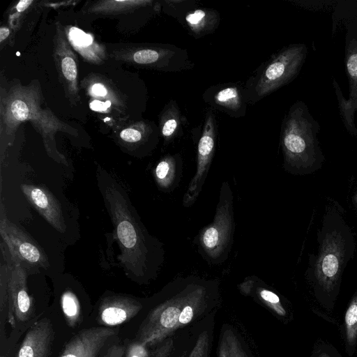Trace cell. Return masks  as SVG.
Segmentation results:
<instances>
[{
  "mask_svg": "<svg viewBox=\"0 0 357 357\" xmlns=\"http://www.w3.org/2000/svg\"><path fill=\"white\" fill-rule=\"evenodd\" d=\"M97 178L115 229L121 250L119 259L126 274L137 282L153 278L165 260L163 244L149 234L120 184L103 170L98 171Z\"/></svg>",
  "mask_w": 357,
  "mask_h": 357,
  "instance_id": "obj_1",
  "label": "cell"
},
{
  "mask_svg": "<svg viewBox=\"0 0 357 357\" xmlns=\"http://www.w3.org/2000/svg\"><path fill=\"white\" fill-rule=\"evenodd\" d=\"M317 241V254L310 255L307 277L316 297L333 303L340 291L342 273L356 248L353 232L336 206L326 207Z\"/></svg>",
  "mask_w": 357,
  "mask_h": 357,
  "instance_id": "obj_2",
  "label": "cell"
},
{
  "mask_svg": "<svg viewBox=\"0 0 357 357\" xmlns=\"http://www.w3.org/2000/svg\"><path fill=\"white\" fill-rule=\"evenodd\" d=\"M41 91L38 84H15L1 99V137L6 145L13 143L20 124L29 121L41 135L47 155L59 164L68 165L67 159L56 149L57 132L77 135V130L60 121L52 112L41 107Z\"/></svg>",
  "mask_w": 357,
  "mask_h": 357,
  "instance_id": "obj_3",
  "label": "cell"
},
{
  "mask_svg": "<svg viewBox=\"0 0 357 357\" xmlns=\"http://www.w3.org/2000/svg\"><path fill=\"white\" fill-rule=\"evenodd\" d=\"M209 294L208 282L195 277L180 279L178 291L154 307L144 319L137 340L148 347L162 343L203 312Z\"/></svg>",
  "mask_w": 357,
  "mask_h": 357,
  "instance_id": "obj_4",
  "label": "cell"
},
{
  "mask_svg": "<svg viewBox=\"0 0 357 357\" xmlns=\"http://www.w3.org/2000/svg\"><path fill=\"white\" fill-rule=\"evenodd\" d=\"M303 56L302 47L291 45L262 63L244 82L248 105L255 104L288 83L298 72Z\"/></svg>",
  "mask_w": 357,
  "mask_h": 357,
  "instance_id": "obj_5",
  "label": "cell"
},
{
  "mask_svg": "<svg viewBox=\"0 0 357 357\" xmlns=\"http://www.w3.org/2000/svg\"><path fill=\"white\" fill-rule=\"evenodd\" d=\"M233 199L230 185L223 181L213 220L199 235L204 256L213 264L225 261L231 246L235 229Z\"/></svg>",
  "mask_w": 357,
  "mask_h": 357,
  "instance_id": "obj_6",
  "label": "cell"
},
{
  "mask_svg": "<svg viewBox=\"0 0 357 357\" xmlns=\"http://www.w3.org/2000/svg\"><path fill=\"white\" fill-rule=\"evenodd\" d=\"M299 108L294 106L285 118L280 135L284 167L291 174H310L319 167V160L305 131Z\"/></svg>",
  "mask_w": 357,
  "mask_h": 357,
  "instance_id": "obj_7",
  "label": "cell"
},
{
  "mask_svg": "<svg viewBox=\"0 0 357 357\" xmlns=\"http://www.w3.org/2000/svg\"><path fill=\"white\" fill-rule=\"evenodd\" d=\"M0 234L10 256L28 271L49 266L47 257L35 240L10 222L3 202L0 208Z\"/></svg>",
  "mask_w": 357,
  "mask_h": 357,
  "instance_id": "obj_8",
  "label": "cell"
},
{
  "mask_svg": "<svg viewBox=\"0 0 357 357\" xmlns=\"http://www.w3.org/2000/svg\"><path fill=\"white\" fill-rule=\"evenodd\" d=\"M162 3L164 12L176 20L195 39L213 33L220 25V13L201 7L196 0H166Z\"/></svg>",
  "mask_w": 357,
  "mask_h": 357,
  "instance_id": "obj_9",
  "label": "cell"
},
{
  "mask_svg": "<svg viewBox=\"0 0 357 357\" xmlns=\"http://www.w3.org/2000/svg\"><path fill=\"white\" fill-rule=\"evenodd\" d=\"M218 126L214 110L208 108L204 116L197 144V168L183 198V205L190 207L197 199L207 177L215 154Z\"/></svg>",
  "mask_w": 357,
  "mask_h": 357,
  "instance_id": "obj_10",
  "label": "cell"
},
{
  "mask_svg": "<svg viewBox=\"0 0 357 357\" xmlns=\"http://www.w3.org/2000/svg\"><path fill=\"white\" fill-rule=\"evenodd\" d=\"M8 260L7 304L8 321L15 327V319L20 321L29 320L34 313L33 298L29 294L27 271L22 264L11 257Z\"/></svg>",
  "mask_w": 357,
  "mask_h": 357,
  "instance_id": "obj_11",
  "label": "cell"
},
{
  "mask_svg": "<svg viewBox=\"0 0 357 357\" xmlns=\"http://www.w3.org/2000/svg\"><path fill=\"white\" fill-rule=\"evenodd\" d=\"M205 103L213 110L223 112L232 118L244 117L248 105L244 83L227 82L214 84L202 94Z\"/></svg>",
  "mask_w": 357,
  "mask_h": 357,
  "instance_id": "obj_12",
  "label": "cell"
},
{
  "mask_svg": "<svg viewBox=\"0 0 357 357\" xmlns=\"http://www.w3.org/2000/svg\"><path fill=\"white\" fill-rule=\"evenodd\" d=\"M116 333L110 327H91L82 330L66 344L59 357H97Z\"/></svg>",
  "mask_w": 357,
  "mask_h": 357,
  "instance_id": "obj_13",
  "label": "cell"
},
{
  "mask_svg": "<svg viewBox=\"0 0 357 357\" xmlns=\"http://www.w3.org/2000/svg\"><path fill=\"white\" fill-rule=\"evenodd\" d=\"M20 189L31 206L58 231H66V225L61 204L44 185L23 183Z\"/></svg>",
  "mask_w": 357,
  "mask_h": 357,
  "instance_id": "obj_14",
  "label": "cell"
},
{
  "mask_svg": "<svg viewBox=\"0 0 357 357\" xmlns=\"http://www.w3.org/2000/svg\"><path fill=\"white\" fill-rule=\"evenodd\" d=\"M142 303L134 298L112 295L104 298L98 307V321L106 327L124 324L142 310Z\"/></svg>",
  "mask_w": 357,
  "mask_h": 357,
  "instance_id": "obj_15",
  "label": "cell"
},
{
  "mask_svg": "<svg viewBox=\"0 0 357 357\" xmlns=\"http://www.w3.org/2000/svg\"><path fill=\"white\" fill-rule=\"evenodd\" d=\"M54 54L56 68L68 94L73 98L77 97L78 94L77 59L59 24L56 26L54 37Z\"/></svg>",
  "mask_w": 357,
  "mask_h": 357,
  "instance_id": "obj_16",
  "label": "cell"
},
{
  "mask_svg": "<svg viewBox=\"0 0 357 357\" xmlns=\"http://www.w3.org/2000/svg\"><path fill=\"white\" fill-rule=\"evenodd\" d=\"M53 340L52 324L49 319L43 318L26 332L16 357H49Z\"/></svg>",
  "mask_w": 357,
  "mask_h": 357,
  "instance_id": "obj_17",
  "label": "cell"
},
{
  "mask_svg": "<svg viewBox=\"0 0 357 357\" xmlns=\"http://www.w3.org/2000/svg\"><path fill=\"white\" fill-rule=\"evenodd\" d=\"M182 157L179 153L166 155L156 165L153 175L158 187L163 191L173 190L182 173Z\"/></svg>",
  "mask_w": 357,
  "mask_h": 357,
  "instance_id": "obj_18",
  "label": "cell"
},
{
  "mask_svg": "<svg viewBox=\"0 0 357 357\" xmlns=\"http://www.w3.org/2000/svg\"><path fill=\"white\" fill-rule=\"evenodd\" d=\"M187 119L174 100H170L165 106L160 119V132L166 144L183 135Z\"/></svg>",
  "mask_w": 357,
  "mask_h": 357,
  "instance_id": "obj_19",
  "label": "cell"
},
{
  "mask_svg": "<svg viewBox=\"0 0 357 357\" xmlns=\"http://www.w3.org/2000/svg\"><path fill=\"white\" fill-rule=\"evenodd\" d=\"M263 284V282L256 276H250L245 278L239 284V289L245 294L255 295L278 315L284 317L286 310L279 296Z\"/></svg>",
  "mask_w": 357,
  "mask_h": 357,
  "instance_id": "obj_20",
  "label": "cell"
},
{
  "mask_svg": "<svg viewBox=\"0 0 357 357\" xmlns=\"http://www.w3.org/2000/svg\"><path fill=\"white\" fill-rule=\"evenodd\" d=\"M68 37L74 48L89 61L98 63L104 58V51L94 42L90 34L76 27H71Z\"/></svg>",
  "mask_w": 357,
  "mask_h": 357,
  "instance_id": "obj_21",
  "label": "cell"
},
{
  "mask_svg": "<svg viewBox=\"0 0 357 357\" xmlns=\"http://www.w3.org/2000/svg\"><path fill=\"white\" fill-rule=\"evenodd\" d=\"M155 2L151 0L102 1L96 3L88 9L90 13L114 14L147 8Z\"/></svg>",
  "mask_w": 357,
  "mask_h": 357,
  "instance_id": "obj_22",
  "label": "cell"
},
{
  "mask_svg": "<svg viewBox=\"0 0 357 357\" xmlns=\"http://www.w3.org/2000/svg\"><path fill=\"white\" fill-rule=\"evenodd\" d=\"M344 336L348 353L352 355L357 345V290L345 312Z\"/></svg>",
  "mask_w": 357,
  "mask_h": 357,
  "instance_id": "obj_23",
  "label": "cell"
},
{
  "mask_svg": "<svg viewBox=\"0 0 357 357\" xmlns=\"http://www.w3.org/2000/svg\"><path fill=\"white\" fill-rule=\"evenodd\" d=\"M218 357H248L231 329L222 331L218 342Z\"/></svg>",
  "mask_w": 357,
  "mask_h": 357,
  "instance_id": "obj_24",
  "label": "cell"
},
{
  "mask_svg": "<svg viewBox=\"0 0 357 357\" xmlns=\"http://www.w3.org/2000/svg\"><path fill=\"white\" fill-rule=\"evenodd\" d=\"M61 305L66 322L70 327L77 325L81 315L77 297L71 291H66L61 297Z\"/></svg>",
  "mask_w": 357,
  "mask_h": 357,
  "instance_id": "obj_25",
  "label": "cell"
},
{
  "mask_svg": "<svg viewBox=\"0 0 357 357\" xmlns=\"http://www.w3.org/2000/svg\"><path fill=\"white\" fill-rule=\"evenodd\" d=\"M209 349V335L206 331H202L188 357H208Z\"/></svg>",
  "mask_w": 357,
  "mask_h": 357,
  "instance_id": "obj_26",
  "label": "cell"
},
{
  "mask_svg": "<svg viewBox=\"0 0 357 357\" xmlns=\"http://www.w3.org/2000/svg\"><path fill=\"white\" fill-rule=\"evenodd\" d=\"M148 348L146 345L136 340L126 347L125 357H151V351Z\"/></svg>",
  "mask_w": 357,
  "mask_h": 357,
  "instance_id": "obj_27",
  "label": "cell"
},
{
  "mask_svg": "<svg viewBox=\"0 0 357 357\" xmlns=\"http://www.w3.org/2000/svg\"><path fill=\"white\" fill-rule=\"evenodd\" d=\"M173 349V340L167 339L151 351V357H169Z\"/></svg>",
  "mask_w": 357,
  "mask_h": 357,
  "instance_id": "obj_28",
  "label": "cell"
},
{
  "mask_svg": "<svg viewBox=\"0 0 357 357\" xmlns=\"http://www.w3.org/2000/svg\"><path fill=\"white\" fill-rule=\"evenodd\" d=\"M126 347L123 344H114L110 346L102 357H124Z\"/></svg>",
  "mask_w": 357,
  "mask_h": 357,
  "instance_id": "obj_29",
  "label": "cell"
},
{
  "mask_svg": "<svg viewBox=\"0 0 357 357\" xmlns=\"http://www.w3.org/2000/svg\"><path fill=\"white\" fill-rule=\"evenodd\" d=\"M110 105L111 102L109 101L102 102L96 100L90 103V108L93 111L105 112L110 107Z\"/></svg>",
  "mask_w": 357,
  "mask_h": 357,
  "instance_id": "obj_30",
  "label": "cell"
},
{
  "mask_svg": "<svg viewBox=\"0 0 357 357\" xmlns=\"http://www.w3.org/2000/svg\"><path fill=\"white\" fill-rule=\"evenodd\" d=\"M91 91L93 96H96L103 97L107 93L106 88L104 86V85L100 83L93 84L91 87Z\"/></svg>",
  "mask_w": 357,
  "mask_h": 357,
  "instance_id": "obj_31",
  "label": "cell"
},
{
  "mask_svg": "<svg viewBox=\"0 0 357 357\" xmlns=\"http://www.w3.org/2000/svg\"><path fill=\"white\" fill-rule=\"evenodd\" d=\"M32 3V0H21L17 3L16 10L18 13H22L28 8Z\"/></svg>",
  "mask_w": 357,
  "mask_h": 357,
  "instance_id": "obj_32",
  "label": "cell"
},
{
  "mask_svg": "<svg viewBox=\"0 0 357 357\" xmlns=\"http://www.w3.org/2000/svg\"><path fill=\"white\" fill-rule=\"evenodd\" d=\"M10 34V31L7 27L0 28V42H3Z\"/></svg>",
  "mask_w": 357,
  "mask_h": 357,
  "instance_id": "obj_33",
  "label": "cell"
},
{
  "mask_svg": "<svg viewBox=\"0 0 357 357\" xmlns=\"http://www.w3.org/2000/svg\"><path fill=\"white\" fill-rule=\"evenodd\" d=\"M316 354L315 357H333L331 353L325 349L317 350Z\"/></svg>",
  "mask_w": 357,
  "mask_h": 357,
  "instance_id": "obj_34",
  "label": "cell"
},
{
  "mask_svg": "<svg viewBox=\"0 0 357 357\" xmlns=\"http://www.w3.org/2000/svg\"><path fill=\"white\" fill-rule=\"evenodd\" d=\"M1 357H4L3 356H1Z\"/></svg>",
  "mask_w": 357,
  "mask_h": 357,
  "instance_id": "obj_35",
  "label": "cell"
}]
</instances>
